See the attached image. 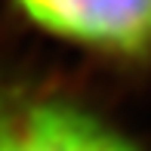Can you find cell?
<instances>
[{"instance_id":"2","label":"cell","mask_w":151,"mask_h":151,"mask_svg":"<svg viewBox=\"0 0 151 151\" xmlns=\"http://www.w3.org/2000/svg\"><path fill=\"white\" fill-rule=\"evenodd\" d=\"M25 31L114 74L151 71V0H3Z\"/></svg>"},{"instance_id":"1","label":"cell","mask_w":151,"mask_h":151,"mask_svg":"<svg viewBox=\"0 0 151 151\" xmlns=\"http://www.w3.org/2000/svg\"><path fill=\"white\" fill-rule=\"evenodd\" d=\"M0 151H151L86 93L0 50Z\"/></svg>"}]
</instances>
